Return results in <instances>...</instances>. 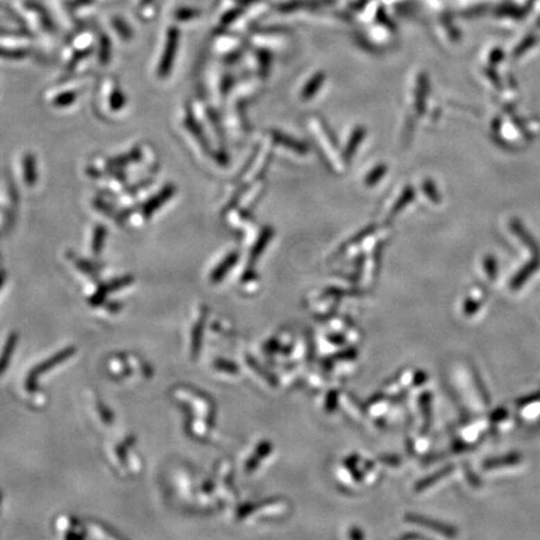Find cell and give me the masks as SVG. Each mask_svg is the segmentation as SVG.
Returning <instances> with one entry per match:
<instances>
[{
	"instance_id": "6da1fadb",
	"label": "cell",
	"mask_w": 540,
	"mask_h": 540,
	"mask_svg": "<svg viewBox=\"0 0 540 540\" xmlns=\"http://www.w3.org/2000/svg\"><path fill=\"white\" fill-rule=\"evenodd\" d=\"M74 353H76L74 348H67V349H64L63 352L56 354L53 358L48 359L43 364L38 365L28 377V385H29L31 390L34 388V383H35V380H37V378L39 376L44 374L45 371H49L53 366L63 363L64 360H67L69 357H71Z\"/></svg>"
},
{
	"instance_id": "7a4b0ae2",
	"label": "cell",
	"mask_w": 540,
	"mask_h": 540,
	"mask_svg": "<svg viewBox=\"0 0 540 540\" xmlns=\"http://www.w3.org/2000/svg\"><path fill=\"white\" fill-rule=\"evenodd\" d=\"M173 194H174V187H171V185L165 187L159 194L155 195L153 199H151V201L145 204V217H146V218L151 217V214L154 213L158 208L162 207L165 201L173 196Z\"/></svg>"
},
{
	"instance_id": "3957f363",
	"label": "cell",
	"mask_w": 540,
	"mask_h": 540,
	"mask_svg": "<svg viewBox=\"0 0 540 540\" xmlns=\"http://www.w3.org/2000/svg\"><path fill=\"white\" fill-rule=\"evenodd\" d=\"M132 278L126 277L118 279V280H115L113 283L107 284V285H104L101 289H99V292L92 298L90 302H92V304H94V305L101 304V303L104 301V298L107 296L108 293L119 289V288H123V287H126V285L132 283Z\"/></svg>"
},
{
	"instance_id": "277c9868",
	"label": "cell",
	"mask_w": 540,
	"mask_h": 540,
	"mask_svg": "<svg viewBox=\"0 0 540 540\" xmlns=\"http://www.w3.org/2000/svg\"><path fill=\"white\" fill-rule=\"evenodd\" d=\"M176 38H169V43L167 45V49H165V53H164L163 60L159 65V76H167L169 74L171 65H173V60H174V56H176Z\"/></svg>"
},
{
	"instance_id": "5b68a950",
	"label": "cell",
	"mask_w": 540,
	"mask_h": 540,
	"mask_svg": "<svg viewBox=\"0 0 540 540\" xmlns=\"http://www.w3.org/2000/svg\"><path fill=\"white\" fill-rule=\"evenodd\" d=\"M15 344H17V335L13 334V335L9 337V339H8L7 341V346L4 348V352H3L1 357H0V376H1V374L6 371V369H7L8 364H9V360L12 358V354H13Z\"/></svg>"
},
{
	"instance_id": "8992f818",
	"label": "cell",
	"mask_w": 540,
	"mask_h": 540,
	"mask_svg": "<svg viewBox=\"0 0 540 540\" xmlns=\"http://www.w3.org/2000/svg\"><path fill=\"white\" fill-rule=\"evenodd\" d=\"M24 176H26V180L29 185H34V183L37 180V171H35V160L33 155H26V160H24Z\"/></svg>"
},
{
	"instance_id": "52a82bcc",
	"label": "cell",
	"mask_w": 540,
	"mask_h": 540,
	"mask_svg": "<svg viewBox=\"0 0 540 540\" xmlns=\"http://www.w3.org/2000/svg\"><path fill=\"white\" fill-rule=\"evenodd\" d=\"M104 239H106V228L104 226H98L95 229L94 242H93V251L98 255L103 249L104 245Z\"/></svg>"
},
{
	"instance_id": "ba28073f",
	"label": "cell",
	"mask_w": 540,
	"mask_h": 540,
	"mask_svg": "<svg viewBox=\"0 0 540 540\" xmlns=\"http://www.w3.org/2000/svg\"><path fill=\"white\" fill-rule=\"evenodd\" d=\"M234 262H235V257H229L228 259H226L224 263L221 264V265H219V267L217 268V270L214 271V280H215V282H217V280H219L220 278L223 277V276L226 274V269H228L229 267H232L233 264H234Z\"/></svg>"
},
{
	"instance_id": "9c48e42d",
	"label": "cell",
	"mask_w": 540,
	"mask_h": 540,
	"mask_svg": "<svg viewBox=\"0 0 540 540\" xmlns=\"http://www.w3.org/2000/svg\"><path fill=\"white\" fill-rule=\"evenodd\" d=\"M76 99V94L74 93H64V94L59 95L57 99H56V104L60 106V107H65V106H69Z\"/></svg>"
},
{
	"instance_id": "30bf717a",
	"label": "cell",
	"mask_w": 540,
	"mask_h": 540,
	"mask_svg": "<svg viewBox=\"0 0 540 540\" xmlns=\"http://www.w3.org/2000/svg\"><path fill=\"white\" fill-rule=\"evenodd\" d=\"M113 99L114 101H112V107L114 109H118V108L121 107L124 104V99H123V96H121L120 93H114Z\"/></svg>"
},
{
	"instance_id": "8fae6325",
	"label": "cell",
	"mask_w": 540,
	"mask_h": 540,
	"mask_svg": "<svg viewBox=\"0 0 540 540\" xmlns=\"http://www.w3.org/2000/svg\"><path fill=\"white\" fill-rule=\"evenodd\" d=\"M3 284V276H0V285Z\"/></svg>"
},
{
	"instance_id": "7c38bea8",
	"label": "cell",
	"mask_w": 540,
	"mask_h": 540,
	"mask_svg": "<svg viewBox=\"0 0 540 540\" xmlns=\"http://www.w3.org/2000/svg\"><path fill=\"white\" fill-rule=\"evenodd\" d=\"M0 500H1V493H0Z\"/></svg>"
}]
</instances>
